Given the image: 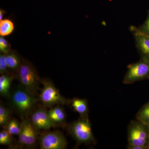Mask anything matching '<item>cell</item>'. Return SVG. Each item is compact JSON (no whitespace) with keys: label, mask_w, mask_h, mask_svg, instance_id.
I'll list each match as a JSON object with an SVG mask.
<instances>
[{"label":"cell","mask_w":149,"mask_h":149,"mask_svg":"<svg viewBox=\"0 0 149 149\" xmlns=\"http://www.w3.org/2000/svg\"><path fill=\"white\" fill-rule=\"evenodd\" d=\"M8 98L11 108L22 117L30 115L38 101L35 95L19 85L10 93Z\"/></svg>","instance_id":"obj_1"},{"label":"cell","mask_w":149,"mask_h":149,"mask_svg":"<svg viewBox=\"0 0 149 149\" xmlns=\"http://www.w3.org/2000/svg\"><path fill=\"white\" fill-rule=\"evenodd\" d=\"M19 85L25 90L36 95L41 83L39 74L32 63L24 59L16 74Z\"/></svg>","instance_id":"obj_2"},{"label":"cell","mask_w":149,"mask_h":149,"mask_svg":"<svg viewBox=\"0 0 149 149\" xmlns=\"http://www.w3.org/2000/svg\"><path fill=\"white\" fill-rule=\"evenodd\" d=\"M68 131L76 141L77 145H95L96 140L88 117H80L68 126Z\"/></svg>","instance_id":"obj_3"},{"label":"cell","mask_w":149,"mask_h":149,"mask_svg":"<svg viewBox=\"0 0 149 149\" xmlns=\"http://www.w3.org/2000/svg\"><path fill=\"white\" fill-rule=\"evenodd\" d=\"M41 83L43 88L39 96V100L45 107L71 104L72 100L65 98L62 95L50 80L43 79L41 80Z\"/></svg>","instance_id":"obj_4"},{"label":"cell","mask_w":149,"mask_h":149,"mask_svg":"<svg viewBox=\"0 0 149 149\" xmlns=\"http://www.w3.org/2000/svg\"><path fill=\"white\" fill-rule=\"evenodd\" d=\"M128 141L130 145L149 148L148 125L137 119L132 120L128 126Z\"/></svg>","instance_id":"obj_5"},{"label":"cell","mask_w":149,"mask_h":149,"mask_svg":"<svg viewBox=\"0 0 149 149\" xmlns=\"http://www.w3.org/2000/svg\"><path fill=\"white\" fill-rule=\"evenodd\" d=\"M128 70L123 78V84H133L149 79V62L140 59V61L128 66Z\"/></svg>","instance_id":"obj_6"},{"label":"cell","mask_w":149,"mask_h":149,"mask_svg":"<svg viewBox=\"0 0 149 149\" xmlns=\"http://www.w3.org/2000/svg\"><path fill=\"white\" fill-rule=\"evenodd\" d=\"M38 130L29 118H25L21 123V129L18 134L19 145L21 147H35L38 140Z\"/></svg>","instance_id":"obj_7"},{"label":"cell","mask_w":149,"mask_h":149,"mask_svg":"<svg viewBox=\"0 0 149 149\" xmlns=\"http://www.w3.org/2000/svg\"><path fill=\"white\" fill-rule=\"evenodd\" d=\"M39 140L40 149H64L67 146L65 137L58 130L44 133Z\"/></svg>","instance_id":"obj_8"},{"label":"cell","mask_w":149,"mask_h":149,"mask_svg":"<svg viewBox=\"0 0 149 149\" xmlns=\"http://www.w3.org/2000/svg\"><path fill=\"white\" fill-rule=\"evenodd\" d=\"M129 29L134 37L140 59L149 62V37L140 32L136 26L131 25Z\"/></svg>","instance_id":"obj_9"},{"label":"cell","mask_w":149,"mask_h":149,"mask_svg":"<svg viewBox=\"0 0 149 149\" xmlns=\"http://www.w3.org/2000/svg\"><path fill=\"white\" fill-rule=\"evenodd\" d=\"M29 118L38 130H49L56 125L49 117L48 111L43 108L34 110Z\"/></svg>","instance_id":"obj_10"},{"label":"cell","mask_w":149,"mask_h":149,"mask_svg":"<svg viewBox=\"0 0 149 149\" xmlns=\"http://www.w3.org/2000/svg\"><path fill=\"white\" fill-rule=\"evenodd\" d=\"M22 59L18 53L15 50H11L8 53L6 54V62L10 72L16 74L21 65Z\"/></svg>","instance_id":"obj_11"},{"label":"cell","mask_w":149,"mask_h":149,"mask_svg":"<svg viewBox=\"0 0 149 149\" xmlns=\"http://www.w3.org/2000/svg\"><path fill=\"white\" fill-rule=\"evenodd\" d=\"M49 117L56 124L65 123L66 120V114L64 109L60 105L55 106L48 111Z\"/></svg>","instance_id":"obj_12"},{"label":"cell","mask_w":149,"mask_h":149,"mask_svg":"<svg viewBox=\"0 0 149 149\" xmlns=\"http://www.w3.org/2000/svg\"><path fill=\"white\" fill-rule=\"evenodd\" d=\"M14 73L1 74L0 77V94L5 97H9L10 94L11 84L14 77Z\"/></svg>","instance_id":"obj_13"},{"label":"cell","mask_w":149,"mask_h":149,"mask_svg":"<svg viewBox=\"0 0 149 149\" xmlns=\"http://www.w3.org/2000/svg\"><path fill=\"white\" fill-rule=\"evenodd\" d=\"M71 104L74 110L80 114V117H88L89 111L87 100L74 98L71 100Z\"/></svg>","instance_id":"obj_14"},{"label":"cell","mask_w":149,"mask_h":149,"mask_svg":"<svg viewBox=\"0 0 149 149\" xmlns=\"http://www.w3.org/2000/svg\"><path fill=\"white\" fill-rule=\"evenodd\" d=\"M15 29L13 22L8 18L3 19L0 20V35L6 37L12 34Z\"/></svg>","instance_id":"obj_15"},{"label":"cell","mask_w":149,"mask_h":149,"mask_svg":"<svg viewBox=\"0 0 149 149\" xmlns=\"http://www.w3.org/2000/svg\"><path fill=\"white\" fill-rule=\"evenodd\" d=\"M136 118L145 125H149V101L138 111Z\"/></svg>","instance_id":"obj_16"},{"label":"cell","mask_w":149,"mask_h":149,"mask_svg":"<svg viewBox=\"0 0 149 149\" xmlns=\"http://www.w3.org/2000/svg\"><path fill=\"white\" fill-rule=\"evenodd\" d=\"M11 111L6 107L3 104L0 105V126L6 128V126L10 120Z\"/></svg>","instance_id":"obj_17"},{"label":"cell","mask_w":149,"mask_h":149,"mask_svg":"<svg viewBox=\"0 0 149 149\" xmlns=\"http://www.w3.org/2000/svg\"><path fill=\"white\" fill-rule=\"evenodd\" d=\"M11 135H18L21 129V124L15 118L11 119L5 128Z\"/></svg>","instance_id":"obj_18"},{"label":"cell","mask_w":149,"mask_h":149,"mask_svg":"<svg viewBox=\"0 0 149 149\" xmlns=\"http://www.w3.org/2000/svg\"><path fill=\"white\" fill-rule=\"evenodd\" d=\"M13 138L6 129L0 132V144L5 145L8 146H11L13 144Z\"/></svg>","instance_id":"obj_19"},{"label":"cell","mask_w":149,"mask_h":149,"mask_svg":"<svg viewBox=\"0 0 149 149\" xmlns=\"http://www.w3.org/2000/svg\"><path fill=\"white\" fill-rule=\"evenodd\" d=\"M11 45L8 41L2 36H0V52L1 53H8L11 50Z\"/></svg>","instance_id":"obj_20"},{"label":"cell","mask_w":149,"mask_h":149,"mask_svg":"<svg viewBox=\"0 0 149 149\" xmlns=\"http://www.w3.org/2000/svg\"><path fill=\"white\" fill-rule=\"evenodd\" d=\"M8 67L6 61V54L1 53L0 54V73L1 74L11 73Z\"/></svg>","instance_id":"obj_21"},{"label":"cell","mask_w":149,"mask_h":149,"mask_svg":"<svg viewBox=\"0 0 149 149\" xmlns=\"http://www.w3.org/2000/svg\"><path fill=\"white\" fill-rule=\"evenodd\" d=\"M138 28L140 32L149 37V10L148 11L146 19Z\"/></svg>","instance_id":"obj_22"},{"label":"cell","mask_w":149,"mask_h":149,"mask_svg":"<svg viewBox=\"0 0 149 149\" xmlns=\"http://www.w3.org/2000/svg\"><path fill=\"white\" fill-rule=\"evenodd\" d=\"M127 148L128 149H149V148L147 146H136V145L128 144Z\"/></svg>","instance_id":"obj_23"},{"label":"cell","mask_w":149,"mask_h":149,"mask_svg":"<svg viewBox=\"0 0 149 149\" xmlns=\"http://www.w3.org/2000/svg\"><path fill=\"white\" fill-rule=\"evenodd\" d=\"M6 13V11L5 10H4L3 9H0V20L3 19L4 15Z\"/></svg>","instance_id":"obj_24"},{"label":"cell","mask_w":149,"mask_h":149,"mask_svg":"<svg viewBox=\"0 0 149 149\" xmlns=\"http://www.w3.org/2000/svg\"><path fill=\"white\" fill-rule=\"evenodd\" d=\"M148 141H149V125H148Z\"/></svg>","instance_id":"obj_25"}]
</instances>
